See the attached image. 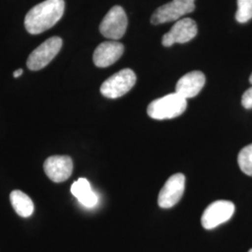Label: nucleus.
<instances>
[{
    "instance_id": "17",
    "label": "nucleus",
    "mask_w": 252,
    "mask_h": 252,
    "mask_svg": "<svg viewBox=\"0 0 252 252\" xmlns=\"http://www.w3.org/2000/svg\"><path fill=\"white\" fill-rule=\"evenodd\" d=\"M241 102L244 108L247 109L252 108V87L244 93Z\"/></svg>"
},
{
    "instance_id": "11",
    "label": "nucleus",
    "mask_w": 252,
    "mask_h": 252,
    "mask_svg": "<svg viewBox=\"0 0 252 252\" xmlns=\"http://www.w3.org/2000/svg\"><path fill=\"white\" fill-rule=\"evenodd\" d=\"M125 47L116 40L102 42L94 53V63L98 67H108L121 58Z\"/></svg>"
},
{
    "instance_id": "18",
    "label": "nucleus",
    "mask_w": 252,
    "mask_h": 252,
    "mask_svg": "<svg viewBox=\"0 0 252 252\" xmlns=\"http://www.w3.org/2000/svg\"><path fill=\"white\" fill-rule=\"evenodd\" d=\"M23 72H24L23 69H21V68L17 69L15 72L13 73V77H14V78H19L20 76H22Z\"/></svg>"
},
{
    "instance_id": "14",
    "label": "nucleus",
    "mask_w": 252,
    "mask_h": 252,
    "mask_svg": "<svg viewBox=\"0 0 252 252\" xmlns=\"http://www.w3.org/2000/svg\"><path fill=\"white\" fill-rule=\"evenodd\" d=\"M11 206L16 211L19 216L23 218H28L34 212V204L31 198L22 190H13L10 195Z\"/></svg>"
},
{
    "instance_id": "3",
    "label": "nucleus",
    "mask_w": 252,
    "mask_h": 252,
    "mask_svg": "<svg viewBox=\"0 0 252 252\" xmlns=\"http://www.w3.org/2000/svg\"><path fill=\"white\" fill-rule=\"evenodd\" d=\"M136 76L130 68H125L115 73L101 85V94L108 98L115 99L122 97L135 86Z\"/></svg>"
},
{
    "instance_id": "1",
    "label": "nucleus",
    "mask_w": 252,
    "mask_h": 252,
    "mask_svg": "<svg viewBox=\"0 0 252 252\" xmlns=\"http://www.w3.org/2000/svg\"><path fill=\"white\" fill-rule=\"evenodd\" d=\"M64 11L63 0H45L27 12L25 27L28 33L37 35L54 27L62 18Z\"/></svg>"
},
{
    "instance_id": "12",
    "label": "nucleus",
    "mask_w": 252,
    "mask_h": 252,
    "mask_svg": "<svg viewBox=\"0 0 252 252\" xmlns=\"http://www.w3.org/2000/svg\"><path fill=\"white\" fill-rule=\"evenodd\" d=\"M206 83V77L201 71H191L181 77L177 85L176 93L185 99L196 96Z\"/></svg>"
},
{
    "instance_id": "13",
    "label": "nucleus",
    "mask_w": 252,
    "mask_h": 252,
    "mask_svg": "<svg viewBox=\"0 0 252 252\" xmlns=\"http://www.w3.org/2000/svg\"><path fill=\"white\" fill-rule=\"evenodd\" d=\"M71 192L84 207H94L98 202L96 193L93 190L90 182L86 179L81 178L74 182L71 186Z\"/></svg>"
},
{
    "instance_id": "16",
    "label": "nucleus",
    "mask_w": 252,
    "mask_h": 252,
    "mask_svg": "<svg viewBox=\"0 0 252 252\" xmlns=\"http://www.w3.org/2000/svg\"><path fill=\"white\" fill-rule=\"evenodd\" d=\"M235 19L244 24L252 19V0H237V11Z\"/></svg>"
},
{
    "instance_id": "4",
    "label": "nucleus",
    "mask_w": 252,
    "mask_h": 252,
    "mask_svg": "<svg viewBox=\"0 0 252 252\" xmlns=\"http://www.w3.org/2000/svg\"><path fill=\"white\" fill-rule=\"evenodd\" d=\"M195 0H172L156 9L152 16L153 25H161L179 21L195 9Z\"/></svg>"
},
{
    "instance_id": "8",
    "label": "nucleus",
    "mask_w": 252,
    "mask_h": 252,
    "mask_svg": "<svg viewBox=\"0 0 252 252\" xmlns=\"http://www.w3.org/2000/svg\"><path fill=\"white\" fill-rule=\"evenodd\" d=\"M197 35L196 23L190 18L180 19L175 23L171 29L162 36L164 47H171L176 43H187Z\"/></svg>"
},
{
    "instance_id": "6",
    "label": "nucleus",
    "mask_w": 252,
    "mask_h": 252,
    "mask_svg": "<svg viewBox=\"0 0 252 252\" xmlns=\"http://www.w3.org/2000/svg\"><path fill=\"white\" fill-rule=\"evenodd\" d=\"M128 20L126 11L121 6L109 9L100 24V33L111 40H118L126 34Z\"/></svg>"
},
{
    "instance_id": "2",
    "label": "nucleus",
    "mask_w": 252,
    "mask_h": 252,
    "mask_svg": "<svg viewBox=\"0 0 252 252\" xmlns=\"http://www.w3.org/2000/svg\"><path fill=\"white\" fill-rule=\"evenodd\" d=\"M187 108V99L174 93L153 101L148 107V115L154 120H168L180 116Z\"/></svg>"
},
{
    "instance_id": "10",
    "label": "nucleus",
    "mask_w": 252,
    "mask_h": 252,
    "mask_svg": "<svg viewBox=\"0 0 252 252\" xmlns=\"http://www.w3.org/2000/svg\"><path fill=\"white\" fill-rule=\"evenodd\" d=\"M47 177L54 182L68 180L73 172V161L69 156L55 155L49 157L43 165Z\"/></svg>"
},
{
    "instance_id": "5",
    "label": "nucleus",
    "mask_w": 252,
    "mask_h": 252,
    "mask_svg": "<svg viewBox=\"0 0 252 252\" xmlns=\"http://www.w3.org/2000/svg\"><path fill=\"white\" fill-rule=\"evenodd\" d=\"M62 44L63 41L59 36H53L47 39L29 55L27 63L28 68L33 71L44 68L60 52Z\"/></svg>"
},
{
    "instance_id": "7",
    "label": "nucleus",
    "mask_w": 252,
    "mask_h": 252,
    "mask_svg": "<svg viewBox=\"0 0 252 252\" xmlns=\"http://www.w3.org/2000/svg\"><path fill=\"white\" fill-rule=\"evenodd\" d=\"M234 203L230 201H215L204 211L201 219L202 225L207 230L214 229L228 221L234 215Z\"/></svg>"
},
{
    "instance_id": "15",
    "label": "nucleus",
    "mask_w": 252,
    "mask_h": 252,
    "mask_svg": "<svg viewBox=\"0 0 252 252\" xmlns=\"http://www.w3.org/2000/svg\"><path fill=\"white\" fill-rule=\"evenodd\" d=\"M237 160L242 172L252 177V144L246 146L240 151Z\"/></svg>"
},
{
    "instance_id": "9",
    "label": "nucleus",
    "mask_w": 252,
    "mask_h": 252,
    "mask_svg": "<svg viewBox=\"0 0 252 252\" xmlns=\"http://www.w3.org/2000/svg\"><path fill=\"white\" fill-rule=\"evenodd\" d=\"M185 189V176L178 173L171 176L161 189L158 197L159 207L170 208L179 203Z\"/></svg>"
},
{
    "instance_id": "19",
    "label": "nucleus",
    "mask_w": 252,
    "mask_h": 252,
    "mask_svg": "<svg viewBox=\"0 0 252 252\" xmlns=\"http://www.w3.org/2000/svg\"><path fill=\"white\" fill-rule=\"evenodd\" d=\"M250 82L252 84V74L251 75V77H250Z\"/></svg>"
},
{
    "instance_id": "20",
    "label": "nucleus",
    "mask_w": 252,
    "mask_h": 252,
    "mask_svg": "<svg viewBox=\"0 0 252 252\" xmlns=\"http://www.w3.org/2000/svg\"><path fill=\"white\" fill-rule=\"evenodd\" d=\"M252 252V250H251V251H250V252Z\"/></svg>"
}]
</instances>
